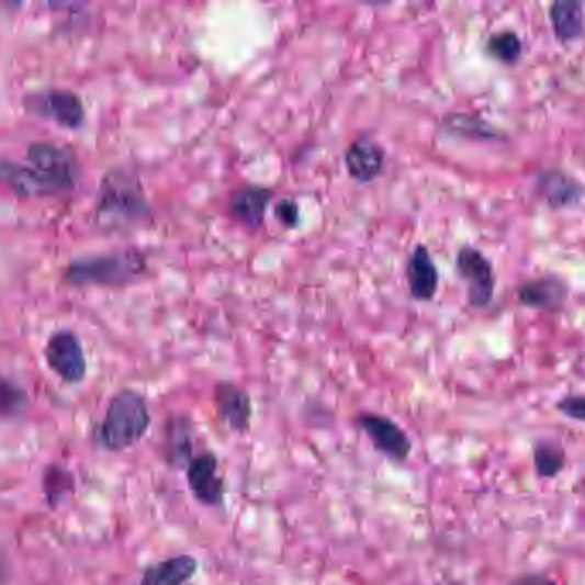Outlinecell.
Returning <instances> with one entry per match:
<instances>
[{
    "mask_svg": "<svg viewBox=\"0 0 585 585\" xmlns=\"http://www.w3.org/2000/svg\"><path fill=\"white\" fill-rule=\"evenodd\" d=\"M79 161L69 146L54 142H33L24 161L4 158L0 166L2 182L20 198L54 196L75 188Z\"/></svg>",
    "mask_w": 585,
    "mask_h": 585,
    "instance_id": "1",
    "label": "cell"
},
{
    "mask_svg": "<svg viewBox=\"0 0 585 585\" xmlns=\"http://www.w3.org/2000/svg\"><path fill=\"white\" fill-rule=\"evenodd\" d=\"M151 215L154 212L138 176L117 167L102 177L93 210V222L100 230L124 233L142 227Z\"/></svg>",
    "mask_w": 585,
    "mask_h": 585,
    "instance_id": "2",
    "label": "cell"
},
{
    "mask_svg": "<svg viewBox=\"0 0 585 585\" xmlns=\"http://www.w3.org/2000/svg\"><path fill=\"white\" fill-rule=\"evenodd\" d=\"M151 416L148 402L133 389H122L106 405L102 423L94 428V441L106 452H124L145 438Z\"/></svg>",
    "mask_w": 585,
    "mask_h": 585,
    "instance_id": "3",
    "label": "cell"
},
{
    "mask_svg": "<svg viewBox=\"0 0 585 585\" xmlns=\"http://www.w3.org/2000/svg\"><path fill=\"white\" fill-rule=\"evenodd\" d=\"M146 271V255L138 248L115 249L79 256L64 270V279L76 288H122Z\"/></svg>",
    "mask_w": 585,
    "mask_h": 585,
    "instance_id": "4",
    "label": "cell"
},
{
    "mask_svg": "<svg viewBox=\"0 0 585 585\" xmlns=\"http://www.w3.org/2000/svg\"><path fill=\"white\" fill-rule=\"evenodd\" d=\"M26 114L48 119L64 130H78L85 121L83 100L69 88H44L23 97Z\"/></svg>",
    "mask_w": 585,
    "mask_h": 585,
    "instance_id": "5",
    "label": "cell"
},
{
    "mask_svg": "<svg viewBox=\"0 0 585 585\" xmlns=\"http://www.w3.org/2000/svg\"><path fill=\"white\" fill-rule=\"evenodd\" d=\"M455 271L468 288L469 306L475 310L492 304L496 291V273L492 261L481 249L465 244L457 251Z\"/></svg>",
    "mask_w": 585,
    "mask_h": 585,
    "instance_id": "6",
    "label": "cell"
},
{
    "mask_svg": "<svg viewBox=\"0 0 585 585\" xmlns=\"http://www.w3.org/2000/svg\"><path fill=\"white\" fill-rule=\"evenodd\" d=\"M356 426L364 432L374 450L395 464H404L413 453V440L402 426L389 416L376 413H361Z\"/></svg>",
    "mask_w": 585,
    "mask_h": 585,
    "instance_id": "7",
    "label": "cell"
},
{
    "mask_svg": "<svg viewBox=\"0 0 585 585\" xmlns=\"http://www.w3.org/2000/svg\"><path fill=\"white\" fill-rule=\"evenodd\" d=\"M44 356L48 368L67 385H78L87 376V356L75 331L59 330L52 334Z\"/></svg>",
    "mask_w": 585,
    "mask_h": 585,
    "instance_id": "8",
    "label": "cell"
},
{
    "mask_svg": "<svg viewBox=\"0 0 585 585\" xmlns=\"http://www.w3.org/2000/svg\"><path fill=\"white\" fill-rule=\"evenodd\" d=\"M189 490L198 502L206 507H221L225 499V484L218 475V457L213 452H201L188 465Z\"/></svg>",
    "mask_w": 585,
    "mask_h": 585,
    "instance_id": "9",
    "label": "cell"
},
{
    "mask_svg": "<svg viewBox=\"0 0 585 585\" xmlns=\"http://www.w3.org/2000/svg\"><path fill=\"white\" fill-rule=\"evenodd\" d=\"M216 416L230 431L248 432L251 428L252 404L246 390L234 385L230 381L216 383L213 390Z\"/></svg>",
    "mask_w": 585,
    "mask_h": 585,
    "instance_id": "10",
    "label": "cell"
},
{
    "mask_svg": "<svg viewBox=\"0 0 585 585\" xmlns=\"http://www.w3.org/2000/svg\"><path fill=\"white\" fill-rule=\"evenodd\" d=\"M344 160H346L347 172L353 181L370 184L376 181L385 169V148L373 136L361 134L350 143Z\"/></svg>",
    "mask_w": 585,
    "mask_h": 585,
    "instance_id": "11",
    "label": "cell"
},
{
    "mask_svg": "<svg viewBox=\"0 0 585 585\" xmlns=\"http://www.w3.org/2000/svg\"><path fill=\"white\" fill-rule=\"evenodd\" d=\"M569 295V283L556 273H547V275L526 280L517 288V297L522 306L550 311V313L562 310Z\"/></svg>",
    "mask_w": 585,
    "mask_h": 585,
    "instance_id": "12",
    "label": "cell"
},
{
    "mask_svg": "<svg viewBox=\"0 0 585 585\" xmlns=\"http://www.w3.org/2000/svg\"><path fill=\"white\" fill-rule=\"evenodd\" d=\"M405 280L410 297L420 303H429L437 295L440 288V271L425 244H417L410 252L405 267Z\"/></svg>",
    "mask_w": 585,
    "mask_h": 585,
    "instance_id": "13",
    "label": "cell"
},
{
    "mask_svg": "<svg viewBox=\"0 0 585 585\" xmlns=\"http://www.w3.org/2000/svg\"><path fill=\"white\" fill-rule=\"evenodd\" d=\"M273 191L258 184H244L228 196V212L239 224L249 230H258L263 225Z\"/></svg>",
    "mask_w": 585,
    "mask_h": 585,
    "instance_id": "14",
    "label": "cell"
},
{
    "mask_svg": "<svg viewBox=\"0 0 585 585\" xmlns=\"http://www.w3.org/2000/svg\"><path fill=\"white\" fill-rule=\"evenodd\" d=\"M536 189L554 210L572 209L584 198V185L562 170L551 169L539 173Z\"/></svg>",
    "mask_w": 585,
    "mask_h": 585,
    "instance_id": "15",
    "label": "cell"
},
{
    "mask_svg": "<svg viewBox=\"0 0 585 585\" xmlns=\"http://www.w3.org/2000/svg\"><path fill=\"white\" fill-rule=\"evenodd\" d=\"M198 566L193 554H177L146 566L138 585H184L196 575Z\"/></svg>",
    "mask_w": 585,
    "mask_h": 585,
    "instance_id": "16",
    "label": "cell"
},
{
    "mask_svg": "<svg viewBox=\"0 0 585 585\" xmlns=\"http://www.w3.org/2000/svg\"><path fill=\"white\" fill-rule=\"evenodd\" d=\"M166 462L172 468H188L193 455V425L185 416L170 417L166 426Z\"/></svg>",
    "mask_w": 585,
    "mask_h": 585,
    "instance_id": "17",
    "label": "cell"
},
{
    "mask_svg": "<svg viewBox=\"0 0 585 585\" xmlns=\"http://www.w3.org/2000/svg\"><path fill=\"white\" fill-rule=\"evenodd\" d=\"M551 29L562 44L581 38L585 30L584 5L575 0H558L550 5Z\"/></svg>",
    "mask_w": 585,
    "mask_h": 585,
    "instance_id": "18",
    "label": "cell"
},
{
    "mask_svg": "<svg viewBox=\"0 0 585 585\" xmlns=\"http://www.w3.org/2000/svg\"><path fill=\"white\" fill-rule=\"evenodd\" d=\"M443 127L448 133L460 138L475 139V142H502L503 133L493 126L492 122L484 121L477 115L453 112L443 119Z\"/></svg>",
    "mask_w": 585,
    "mask_h": 585,
    "instance_id": "19",
    "label": "cell"
},
{
    "mask_svg": "<svg viewBox=\"0 0 585 585\" xmlns=\"http://www.w3.org/2000/svg\"><path fill=\"white\" fill-rule=\"evenodd\" d=\"M532 464L539 480H554L566 468V450L554 438H539L532 447Z\"/></svg>",
    "mask_w": 585,
    "mask_h": 585,
    "instance_id": "20",
    "label": "cell"
},
{
    "mask_svg": "<svg viewBox=\"0 0 585 585\" xmlns=\"http://www.w3.org/2000/svg\"><path fill=\"white\" fill-rule=\"evenodd\" d=\"M44 486L45 499L50 508H59L60 503L72 495L76 490L75 474L69 469L64 468L60 464L47 465L44 471Z\"/></svg>",
    "mask_w": 585,
    "mask_h": 585,
    "instance_id": "21",
    "label": "cell"
},
{
    "mask_svg": "<svg viewBox=\"0 0 585 585\" xmlns=\"http://www.w3.org/2000/svg\"><path fill=\"white\" fill-rule=\"evenodd\" d=\"M486 54L492 59L505 64V66H515L519 63L524 54L522 38L514 30H502L493 33L486 40Z\"/></svg>",
    "mask_w": 585,
    "mask_h": 585,
    "instance_id": "22",
    "label": "cell"
},
{
    "mask_svg": "<svg viewBox=\"0 0 585 585\" xmlns=\"http://www.w3.org/2000/svg\"><path fill=\"white\" fill-rule=\"evenodd\" d=\"M29 404V395L16 383H12L8 378L2 380V389H0V409H2V417L11 419V417L20 416Z\"/></svg>",
    "mask_w": 585,
    "mask_h": 585,
    "instance_id": "23",
    "label": "cell"
},
{
    "mask_svg": "<svg viewBox=\"0 0 585 585\" xmlns=\"http://www.w3.org/2000/svg\"><path fill=\"white\" fill-rule=\"evenodd\" d=\"M554 409L562 416L585 425V395L584 393H570L554 404Z\"/></svg>",
    "mask_w": 585,
    "mask_h": 585,
    "instance_id": "24",
    "label": "cell"
},
{
    "mask_svg": "<svg viewBox=\"0 0 585 585\" xmlns=\"http://www.w3.org/2000/svg\"><path fill=\"white\" fill-rule=\"evenodd\" d=\"M275 216L283 227L295 228L299 225L301 212H299V205L292 198H283V200L277 201Z\"/></svg>",
    "mask_w": 585,
    "mask_h": 585,
    "instance_id": "25",
    "label": "cell"
},
{
    "mask_svg": "<svg viewBox=\"0 0 585 585\" xmlns=\"http://www.w3.org/2000/svg\"><path fill=\"white\" fill-rule=\"evenodd\" d=\"M507 585H560L550 575L541 574V572H529V574L519 575V577L511 578Z\"/></svg>",
    "mask_w": 585,
    "mask_h": 585,
    "instance_id": "26",
    "label": "cell"
}]
</instances>
